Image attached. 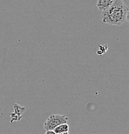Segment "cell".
<instances>
[{
  "instance_id": "cell-1",
  "label": "cell",
  "mask_w": 129,
  "mask_h": 134,
  "mask_svg": "<svg viewBox=\"0 0 129 134\" xmlns=\"http://www.w3.org/2000/svg\"><path fill=\"white\" fill-rule=\"evenodd\" d=\"M128 1L114 0L110 7L102 12V22L114 26L125 24L128 19Z\"/></svg>"
},
{
  "instance_id": "cell-2",
  "label": "cell",
  "mask_w": 129,
  "mask_h": 134,
  "mask_svg": "<svg viewBox=\"0 0 129 134\" xmlns=\"http://www.w3.org/2000/svg\"><path fill=\"white\" fill-rule=\"evenodd\" d=\"M67 121H68V117L64 115H60V114L51 115L44 122V128L46 131L53 130L58 126L62 124L67 123Z\"/></svg>"
},
{
  "instance_id": "cell-3",
  "label": "cell",
  "mask_w": 129,
  "mask_h": 134,
  "mask_svg": "<svg viewBox=\"0 0 129 134\" xmlns=\"http://www.w3.org/2000/svg\"><path fill=\"white\" fill-rule=\"evenodd\" d=\"M25 111V108L24 107H21L18 104L14 105V113L11 114V122L14 119V121H18L21 119V116L23 113Z\"/></svg>"
},
{
  "instance_id": "cell-4",
  "label": "cell",
  "mask_w": 129,
  "mask_h": 134,
  "mask_svg": "<svg viewBox=\"0 0 129 134\" xmlns=\"http://www.w3.org/2000/svg\"><path fill=\"white\" fill-rule=\"evenodd\" d=\"M114 0H98L96 3V7L102 12L109 8L113 3Z\"/></svg>"
},
{
  "instance_id": "cell-5",
  "label": "cell",
  "mask_w": 129,
  "mask_h": 134,
  "mask_svg": "<svg viewBox=\"0 0 129 134\" xmlns=\"http://www.w3.org/2000/svg\"><path fill=\"white\" fill-rule=\"evenodd\" d=\"M54 132L56 134L64 133V132H68L69 131V125L67 123L62 124V125L58 126L57 127L53 130Z\"/></svg>"
},
{
  "instance_id": "cell-6",
  "label": "cell",
  "mask_w": 129,
  "mask_h": 134,
  "mask_svg": "<svg viewBox=\"0 0 129 134\" xmlns=\"http://www.w3.org/2000/svg\"><path fill=\"white\" fill-rule=\"evenodd\" d=\"M108 49V47L107 45L105 46H102V45H100L99 46V50L97 51V54L98 55H102V54H104V53L106 52V51Z\"/></svg>"
},
{
  "instance_id": "cell-7",
  "label": "cell",
  "mask_w": 129,
  "mask_h": 134,
  "mask_svg": "<svg viewBox=\"0 0 129 134\" xmlns=\"http://www.w3.org/2000/svg\"><path fill=\"white\" fill-rule=\"evenodd\" d=\"M44 134H56V133H55L53 130H48V131H46L45 133Z\"/></svg>"
},
{
  "instance_id": "cell-8",
  "label": "cell",
  "mask_w": 129,
  "mask_h": 134,
  "mask_svg": "<svg viewBox=\"0 0 129 134\" xmlns=\"http://www.w3.org/2000/svg\"><path fill=\"white\" fill-rule=\"evenodd\" d=\"M59 134H69V132H64V133H59Z\"/></svg>"
}]
</instances>
